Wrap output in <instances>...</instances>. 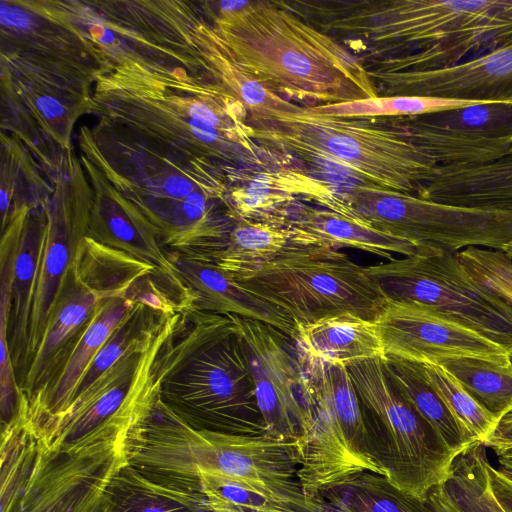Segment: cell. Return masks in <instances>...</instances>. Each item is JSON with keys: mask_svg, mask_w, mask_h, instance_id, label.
I'll use <instances>...</instances> for the list:
<instances>
[{"mask_svg": "<svg viewBox=\"0 0 512 512\" xmlns=\"http://www.w3.org/2000/svg\"><path fill=\"white\" fill-rule=\"evenodd\" d=\"M318 27L366 44L367 69L449 68L512 42V0H329Z\"/></svg>", "mask_w": 512, "mask_h": 512, "instance_id": "6da1fadb", "label": "cell"}, {"mask_svg": "<svg viewBox=\"0 0 512 512\" xmlns=\"http://www.w3.org/2000/svg\"><path fill=\"white\" fill-rule=\"evenodd\" d=\"M91 113L220 172L230 183L242 167L262 166L268 153L250 138L244 105L200 78L112 70L94 85Z\"/></svg>", "mask_w": 512, "mask_h": 512, "instance_id": "7a4b0ae2", "label": "cell"}, {"mask_svg": "<svg viewBox=\"0 0 512 512\" xmlns=\"http://www.w3.org/2000/svg\"><path fill=\"white\" fill-rule=\"evenodd\" d=\"M200 3L236 64L280 96L305 106L378 97L364 61L283 1H249L232 12Z\"/></svg>", "mask_w": 512, "mask_h": 512, "instance_id": "3957f363", "label": "cell"}, {"mask_svg": "<svg viewBox=\"0 0 512 512\" xmlns=\"http://www.w3.org/2000/svg\"><path fill=\"white\" fill-rule=\"evenodd\" d=\"M155 374L161 401L197 430L261 436L268 430L229 315L181 309Z\"/></svg>", "mask_w": 512, "mask_h": 512, "instance_id": "277c9868", "label": "cell"}, {"mask_svg": "<svg viewBox=\"0 0 512 512\" xmlns=\"http://www.w3.org/2000/svg\"><path fill=\"white\" fill-rule=\"evenodd\" d=\"M124 450L129 465L148 478L188 493H199V476L214 473L282 491L302 490L297 480L298 441L269 434L245 436L197 430L160 399L128 429Z\"/></svg>", "mask_w": 512, "mask_h": 512, "instance_id": "5b68a950", "label": "cell"}, {"mask_svg": "<svg viewBox=\"0 0 512 512\" xmlns=\"http://www.w3.org/2000/svg\"><path fill=\"white\" fill-rule=\"evenodd\" d=\"M78 135L81 153L149 220L170 248L193 234L225 199L220 172L106 117Z\"/></svg>", "mask_w": 512, "mask_h": 512, "instance_id": "8992f818", "label": "cell"}, {"mask_svg": "<svg viewBox=\"0 0 512 512\" xmlns=\"http://www.w3.org/2000/svg\"><path fill=\"white\" fill-rule=\"evenodd\" d=\"M245 123L269 153L333 164L384 191L418 196L437 169L391 117H337L300 105L292 112H248Z\"/></svg>", "mask_w": 512, "mask_h": 512, "instance_id": "52a82bcc", "label": "cell"}, {"mask_svg": "<svg viewBox=\"0 0 512 512\" xmlns=\"http://www.w3.org/2000/svg\"><path fill=\"white\" fill-rule=\"evenodd\" d=\"M112 70L213 82L193 37L190 1H54Z\"/></svg>", "mask_w": 512, "mask_h": 512, "instance_id": "ba28073f", "label": "cell"}, {"mask_svg": "<svg viewBox=\"0 0 512 512\" xmlns=\"http://www.w3.org/2000/svg\"><path fill=\"white\" fill-rule=\"evenodd\" d=\"M230 274L295 325L341 313L374 321L388 302L365 267L334 249L293 244L269 262Z\"/></svg>", "mask_w": 512, "mask_h": 512, "instance_id": "9c48e42d", "label": "cell"}, {"mask_svg": "<svg viewBox=\"0 0 512 512\" xmlns=\"http://www.w3.org/2000/svg\"><path fill=\"white\" fill-rule=\"evenodd\" d=\"M319 205L363 226L426 249L502 251L512 241V214L462 207L366 185L329 186Z\"/></svg>", "mask_w": 512, "mask_h": 512, "instance_id": "30bf717a", "label": "cell"}, {"mask_svg": "<svg viewBox=\"0 0 512 512\" xmlns=\"http://www.w3.org/2000/svg\"><path fill=\"white\" fill-rule=\"evenodd\" d=\"M158 277L150 263L85 237L68 266L51 306L39 347L19 386L28 405L51 381L105 299L128 295Z\"/></svg>", "mask_w": 512, "mask_h": 512, "instance_id": "8fae6325", "label": "cell"}, {"mask_svg": "<svg viewBox=\"0 0 512 512\" xmlns=\"http://www.w3.org/2000/svg\"><path fill=\"white\" fill-rule=\"evenodd\" d=\"M347 367L384 476L404 492L426 499L448 475L458 454L394 387L382 358Z\"/></svg>", "mask_w": 512, "mask_h": 512, "instance_id": "7c38bea8", "label": "cell"}, {"mask_svg": "<svg viewBox=\"0 0 512 512\" xmlns=\"http://www.w3.org/2000/svg\"><path fill=\"white\" fill-rule=\"evenodd\" d=\"M365 268L388 301L421 305L512 352V304L472 277L457 252L431 250Z\"/></svg>", "mask_w": 512, "mask_h": 512, "instance_id": "4fadbf2b", "label": "cell"}, {"mask_svg": "<svg viewBox=\"0 0 512 512\" xmlns=\"http://www.w3.org/2000/svg\"><path fill=\"white\" fill-rule=\"evenodd\" d=\"M1 72L93 96L109 68L79 28L48 0L1 1Z\"/></svg>", "mask_w": 512, "mask_h": 512, "instance_id": "5bb4252c", "label": "cell"}, {"mask_svg": "<svg viewBox=\"0 0 512 512\" xmlns=\"http://www.w3.org/2000/svg\"><path fill=\"white\" fill-rule=\"evenodd\" d=\"M131 425L101 428L72 443L39 448L28 482L9 512H111L106 487L127 462Z\"/></svg>", "mask_w": 512, "mask_h": 512, "instance_id": "9a60e30c", "label": "cell"}, {"mask_svg": "<svg viewBox=\"0 0 512 512\" xmlns=\"http://www.w3.org/2000/svg\"><path fill=\"white\" fill-rule=\"evenodd\" d=\"M229 316L248 361L268 434L299 441L311 425L314 407L303 349L271 325Z\"/></svg>", "mask_w": 512, "mask_h": 512, "instance_id": "2e32d148", "label": "cell"}, {"mask_svg": "<svg viewBox=\"0 0 512 512\" xmlns=\"http://www.w3.org/2000/svg\"><path fill=\"white\" fill-rule=\"evenodd\" d=\"M52 186L33 297L29 366L41 342L63 276L88 236L93 191L73 147L67 150Z\"/></svg>", "mask_w": 512, "mask_h": 512, "instance_id": "e0dca14e", "label": "cell"}, {"mask_svg": "<svg viewBox=\"0 0 512 512\" xmlns=\"http://www.w3.org/2000/svg\"><path fill=\"white\" fill-rule=\"evenodd\" d=\"M391 118L437 167L488 164L512 149V102Z\"/></svg>", "mask_w": 512, "mask_h": 512, "instance_id": "ac0fdd59", "label": "cell"}, {"mask_svg": "<svg viewBox=\"0 0 512 512\" xmlns=\"http://www.w3.org/2000/svg\"><path fill=\"white\" fill-rule=\"evenodd\" d=\"M374 324L384 357L417 363L442 358L512 357L504 346L415 303L388 301Z\"/></svg>", "mask_w": 512, "mask_h": 512, "instance_id": "d6986e66", "label": "cell"}, {"mask_svg": "<svg viewBox=\"0 0 512 512\" xmlns=\"http://www.w3.org/2000/svg\"><path fill=\"white\" fill-rule=\"evenodd\" d=\"M46 210L22 208L12 214L1 235L0 285L9 291L7 340L18 388L29 368L31 315Z\"/></svg>", "mask_w": 512, "mask_h": 512, "instance_id": "ffe728a7", "label": "cell"}, {"mask_svg": "<svg viewBox=\"0 0 512 512\" xmlns=\"http://www.w3.org/2000/svg\"><path fill=\"white\" fill-rule=\"evenodd\" d=\"M80 159L93 191L88 237L153 265L160 281L186 308V289L156 229L95 164L82 153Z\"/></svg>", "mask_w": 512, "mask_h": 512, "instance_id": "44dd1931", "label": "cell"}, {"mask_svg": "<svg viewBox=\"0 0 512 512\" xmlns=\"http://www.w3.org/2000/svg\"><path fill=\"white\" fill-rule=\"evenodd\" d=\"M368 70L378 96L512 102V42L458 65L427 72Z\"/></svg>", "mask_w": 512, "mask_h": 512, "instance_id": "7402d4cb", "label": "cell"}, {"mask_svg": "<svg viewBox=\"0 0 512 512\" xmlns=\"http://www.w3.org/2000/svg\"><path fill=\"white\" fill-rule=\"evenodd\" d=\"M303 352L314 400L310 433L328 445L346 446L360 472L384 475L375 460L363 408L347 365Z\"/></svg>", "mask_w": 512, "mask_h": 512, "instance_id": "603a6c76", "label": "cell"}, {"mask_svg": "<svg viewBox=\"0 0 512 512\" xmlns=\"http://www.w3.org/2000/svg\"><path fill=\"white\" fill-rule=\"evenodd\" d=\"M153 284L149 278L132 293L107 298L97 306L86 330L51 381L27 406H18L34 433L65 411L94 357Z\"/></svg>", "mask_w": 512, "mask_h": 512, "instance_id": "cb8c5ba5", "label": "cell"}, {"mask_svg": "<svg viewBox=\"0 0 512 512\" xmlns=\"http://www.w3.org/2000/svg\"><path fill=\"white\" fill-rule=\"evenodd\" d=\"M167 251L187 292L185 309L257 320L296 339L294 321L278 307L243 287L229 272L215 264Z\"/></svg>", "mask_w": 512, "mask_h": 512, "instance_id": "d4e9b609", "label": "cell"}, {"mask_svg": "<svg viewBox=\"0 0 512 512\" xmlns=\"http://www.w3.org/2000/svg\"><path fill=\"white\" fill-rule=\"evenodd\" d=\"M283 227L291 232L294 244L338 250L354 248L392 260L393 254L411 256L437 249H426L363 226L326 208L294 202Z\"/></svg>", "mask_w": 512, "mask_h": 512, "instance_id": "484cf974", "label": "cell"}, {"mask_svg": "<svg viewBox=\"0 0 512 512\" xmlns=\"http://www.w3.org/2000/svg\"><path fill=\"white\" fill-rule=\"evenodd\" d=\"M295 326V340L314 358L344 365L384 358L374 321L341 313Z\"/></svg>", "mask_w": 512, "mask_h": 512, "instance_id": "4316f807", "label": "cell"}, {"mask_svg": "<svg viewBox=\"0 0 512 512\" xmlns=\"http://www.w3.org/2000/svg\"><path fill=\"white\" fill-rule=\"evenodd\" d=\"M1 92L16 98L35 118L51 141L63 152L72 146L77 120L91 113L93 97L36 79L1 73Z\"/></svg>", "mask_w": 512, "mask_h": 512, "instance_id": "83f0119b", "label": "cell"}, {"mask_svg": "<svg viewBox=\"0 0 512 512\" xmlns=\"http://www.w3.org/2000/svg\"><path fill=\"white\" fill-rule=\"evenodd\" d=\"M199 493L209 512H331L319 497L282 491L214 473L199 476Z\"/></svg>", "mask_w": 512, "mask_h": 512, "instance_id": "f1b7e54d", "label": "cell"}, {"mask_svg": "<svg viewBox=\"0 0 512 512\" xmlns=\"http://www.w3.org/2000/svg\"><path fill=\"white\" fill-rule=\"evenodd\" d=\"M193 37L212 80L244 105L247 112H292L300 106L244 72L230 56L200 8L193 25Z\"/></svg>", "mask_w": 512, "mask_h": 512, "instance_id": "f546056e", "label": "cell"}, {"mask_svg": "<svg viewBox=\"0 0 512 512\" xmlns=\"http://www.w3.org/2000/svg\"><path fill=\"white\" fill-rule=\"evenodd\" d=\"M486 448L475 442L455 457L445 479L427 494L434 512H506L490 486Z\"/></svg>", "mask_w": 512, "mask_h": 512, "instance_id": "4dcf8cb0", "label": "cell"}, {"mask_svg": "<svg viewBox=\"0 0 512 512\" xmlns=\"http://www.w3.org/2000/svg\"><path fill=\"white\" fill-rule=\"evenodd\" d=\"M1 231L22 208L46 209L53 194L43 169L16 137L1 132Z\"/></svg>", "mask_w": 512, "mask_h": 512, "instance_id": "1f68e13d", "label": "cell"}, {"mask_svg": "<svg viewBox=\"0 0 512 512\" xmlns=\"http://www.w3.org/2000/svg\"><path fill=\"white\" fill-rule=\"evenodd\" d=\"M384 370L398 392L459 454L477 442L426 380L421 364L400 358H382Z\"/></svg>", "mask_w": 512, "mask_h": 512, "instance_id": "d6a6232c", "label": "cell"}, {"mask_svg": "<svg viewBox=\"0 0 512 512\" xmlns=\"http://www.w3.org/2000/svg\"><path fill=\"white\" fill-rule=\"evenodd\" d=\"M331 512H434L427 499L410 495L384 475L363 471L322 489Z\"/></svg>", "mask_w": 512, "mask_h": 512, "instance_id": "836d02e7", "label": "cell"}, {"mask_svg": "<svg viewBox=\"0 0 512 512\" xmlns=\"http://www.w3.org/2000/svg\"><path fill=\"white\" fill-rule=\"evenodd\" d=\"M111 512H209L201 494L162 485L125 462L106 487Z\"/></svg>", "mask_w": 512, "mask_h": 512, "instance_id": "e575fe53", "label": "cell"}, {"mask_svg": "<svg viewBox=\"0 0 512 512\" xmlns=\"http://www.w3.org/2000/svg\"><path fill=\"white\" fill-rule=\"evenodd\" d=\"M455 377L476 402L499 421L512 408V357L442 358L433 362Z\"/></svg>", "mask_w": 512, "mask_h": 512, "instance_id": "d590c367", "label": "cell"}, {"mask_svg": "<svg viewBox=\"0 0 512 512\" xmlns=\"http://www.w3.org/2000/svg\"><path fill=\"white\" fill-rule=\"evenodd\" d=\"M480 102L486 101L421 96H378L340 104L313 105V108L319 113L337 117H409L461 108Z\"/></svg>", "mask_w": 512, "mask_h": 512, "instance_id": "8d00e7d4", "label": "cell"}, {"mask_svg": "<svg viewBox=\"0 0 512 512\" xmlns=\"http://www.w3.org/2000/svg\"><path fill=\"white\" fill-rule=\"evenodd\" d=\"M422 372L458 421L477 442L484 443L498 421L464 389L460 382L437 364L420 363Z\"/></svg>", "mask_w": 512, "mask_h": 512, "instance_id": "74e56055", "label": "cell"}, {"mask_svg": "<svg viewBox=\"0 0 512 512\" xmlns=\"http://www.w3.org/2000/svg\"><path fill=\"white\" fill-rule=\"evenodd\" d=\"M497 456L512 451V408L498 421L495 429L483 443Z\"/></svg>", "mask_w": 512, "mask_h": 512, "instance_id": "f35d334b", "label": "cell"}, {"mask_svg": "<svg viewBox=\"0 0 512 512\" xmlns=\"http://www.w3.org/2000/svg\"><path fill=\"white\" fill-rule=\"evenodd\" d=\"M492 492L506 512H512V478L490 463L487 465Z\"/></svg>", "mask_w": 512, "mask_h": 512, "instance_id": "ab89813d", "label": "cell"}, {"mask_svg": "<svg viewBox=\"0 0 512 512\" xmlns=\"http://www.w3.org/2000/svg\"><path fill=\"white\" fill-rule=\"evenodd\" d=\"M504 252V254L510 259L512 260V241L509 242L502 250Z\"/></svg>", "mask_w": 512, "mask_h": 512, "instance_id": "60d3db41", "label": "cell"}]
</instances>
